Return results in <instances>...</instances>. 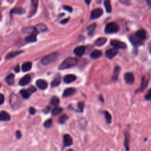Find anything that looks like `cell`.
Wrapping results in <instances>:
<instances>
[{
    "label": "cell",
    "mask_w": 151,
    "mask_h": 151,
    "mask_svg": "<svg viewBox=\"0 0 151 151\" xmlns=\"http://www.w3.org/2000/svg\"><path fill=\"white\" fill-rule=\"evenodd\" d=\"M76 79V76L73 74H69L66 76L64 79V81L66 83H70L74 81Z\"/></svg>",
    "instance_id": "21"
},
{
    "label": "cell",
    "mask_w": 151,
    "mask_h": 151,
    "mask_svg": "<svg viewBox=\"0 0 151 151\" xmlns=\"http://www.w3.org/2000/svg\"><path fill=\"white\" fill-rule=\"evenodd\" d=\"M20 94L21 96L23 97L25 99H28V98L30 96V95H31V93H30L28 90H25V89H22L20 91Z\"/></svg>",
    "instance_id": "31"
},
{
    "label": "cell",
    "mask_w": 151,
    "mask_h": 151,
    "mask_svg": "<svg viewBox=\"0 0 151 151\" xmlns=\"http://www.w3.org/2000/svg\"><path fill=\"white\" fill-rule=\"evenodd\" d=\"M35 28L37 29V31H40V32H44L47 30L46 26L43 24H40L39 25H37Z\"/></svg>",
    "instance_id": "35"
},
{
    "label": "cell",
    "mask_w": 151,
    "mask_h": 151,
    "mask_svg": "<svg viewBox=\"0 0 151 151\" xmlns=\"http://www.w3.org/2000/svg\"><path fill=\"white\" fill-rule=\"evenodd\" d=\"M76 90L73 88H68L66 89L63 93V97H69L73 95L76 93Z\"/></svg>",
    "instance_id": "20"
},
{
    "label": "cell",
    "mask_w": 151,
    "mask_h": 151,
    "mask_svg": "<svg viewBox=\"0 0 151 151\" xmlns=\"http://www.w3.org/2000/svg\"><path fill=\"white\" fill-rule=\"evenodd\" d=\"M119 31V26L115 22H110L105 26L104 32L106 34H114Z\"/></svg>",
    "instance_id": "2"
},
{
    "label": "cell",
    "mask_w": 151,
    "mask_h": 151,
    "mask_svg": "<svg viewBox=\"0 0 151 151\" xmlns=\"http://www.w3.org/2000/svg\"><path fill=\"white\" fill-rule=\"evenodd\" d=\"M77 60L76 58L73 57H69L64 60L61 63V64L58 67V69L60 70L69 69V68L75 66L77 64Z\"/></svg>",
    "instance_id": "1"
},
{
    "label": "cell",
    "mask_w": 151,
    "mask_h": 151,
    "mask_svg": "<svg viewBox=\"0 0 151 151\" xmlns=\"http://www.w3.org/2000/svg\"><path fill=\"white\" fill-rule=\"evenodd\" d=\"M10 120V116L8 113L2 111L0 112V121H9Z\"/></svg>",
    "instance_id": "17"
},
{
    "label": "cell",
    "mask_w": 151,
    "mask_h": 151,
    "mask_svg": "<svg viewBox=\"0 0 151 151\" xmlns=\"http://www.w3.org/2000/svg\"><path fill=\"white\" fill-rule=\"evenodd\" d=\"M25 10L22 7H17V8H15L12 9L11 11V14H23L25 12Z\"/></svg>",
    "instance_id": "23"
},
{
    "label": "cell",
    "mask_w": 151,
    "mask_h": 151,
    "mask_svg": "<svg viewBox=\"0 0 151 151\" xmlns=\"http://www.w3.org/2000/svg\"><path fill=\"white\" fill-rule=\"evenodd\" d=\"M67 151H73L72 150H71V149H70V150H67Z\"/></svg>",
    "instance_id": "52"
},
{
    "label": "cell",
    "mask_w": 151,
    "mask_h": 151,
    "mask_svg": "<svg viewBox=\"0 0 151 151\" xmlns=\"http://www.w3.org/2000/svg\"><path fill=\"white\" fill-rule=\"evenodd\" d=\"M63 9H64L65 10H66V11H69V12H72V8L71 7H70V6L65 5V6L63 7Z\"/></svg>",
    "instance_id": "41"
},
{
    "label": "cell",
    "mask_w": 151,
    "mask_h": 151,
    "mask_svg": "<svg viewBox=\"0 0 151 151\" xmlns=\"http://www.w3.org/2000/svg\"><path fill=\"white\" fill-rule=\"evenodd\" d=\"M30 81H31V77L29 75H26L20 80L19 84L21 86H25L28 84Z\"/></svg>",
    "instance_id": "18"
},
{
    "label": "cell",
    "mask_w": 151,
    "mask_h": 151,
    "mask_svg": "<svg viewBox=\"0 0 151 151\" xmlns=\"http://www.w3.org/2000/svg\"><path fill=\"white\" fill-rule=\"evenodd\" d=\"M118 54V50L115 48L109 49L106 50V51L105 53L106 57L109 59H112L113 58H114Z\"/></svg>",
    "instance_id": "9"
},
{
    "label": "cell",
    "mask_w": 151,
    "mask_h": 151,
    "mask_svg": "<svg viewBox=\"0 0 151 151\" xmlns=\"http://www.w3.org/2000/svg\"><path fill=\"white\" fill-rule=\"evenodd\" d=\"M28 91L32 93H34L35 92H36V88L34 86H31V87H30L28 89Z\"/></svg>",
    "instance_id": "40"
},
{
    "label": "cell",
    "mask_w": 151,
    "mask_h": 151,
    "mask_svg": "<svg viewBox=\"0 0 151 151\" xmlns=\"http://www.w3.org/2000/svg\"><path fill=\"white\" fill-rule=\"evenodd\" d=\"M96 28V23H93L92 24L88 26L87 28V32H88V34L90 35H92L94 34Z\"/></svg>",
    "instance_id": "24"
},
{
    "label": "cell",
    "mask_w": 151,
    "mask_h": 151,
    "mask_svg": "<svg viewBox=\"0 0 151 151\" xmlns=\"http://www.w3.org/2000/svg\"><path fill=\"white\" fill-rule=\"evenodd\" d=\"M68 119H69V118H68V116L66 115H63L62 116L59 118L58 123L60 124H63L67 121Z\"/></svg>",
    "instance_id": "34"
},
{
    "label": "cell",
    "mask_w": 151,
    "mask_h": 151,
    "mask_svg": "<svg viewBox=\"0 0 151 151\" xmlns=\"http://www.w3.org/2000/svg\"><path fill=\"white\" fill-rule=\"evenodd\" d=\"M36 85H37L38 87L40 88V89H42V90H44V89H47V87L48 86L47 82L46 80H42V79L38 80L36 81Z\"/></svg>",
    "instance_id": "13"
},
{
    "label": "cell",
    "mask_w": 151,
    "mask_h": 151,
    "mask_svg": "<svg viewBox=\"0 0 151 151\" xmlns=\"http://www.w3.org/2000/svg\"><path fill=\"white\" fill-rule=\"evenodd\" d=\"M1 18V12H0V19Z\"/></svg>",
    "instance_id": "51"
},
{
    "label": "cell",
    "mask_w": 151,
    "mask_h": 151,
    "mask_svg": "<svg viewBox=\"0 0 151 151\" xmlns=\"http://www.w3.org/2000/svg\"><path fill=\"white\" fill-rule=\"evenodd\" d=\"M85 50L86 49L84 46H79L74 49V53L77 56H81L84 54Z\"/></svg>",
    "instance_id": "14"
},
{
    "label": "cell",
    "mask_w": 151,
    "mask_h": 151,
    "mask_svg": "<svg viewBox=\"0 0 151 151\" xmlns=\"http://www.w3.org/2000/svg\"><path fill=\"white\" fill-rule=\"evenodd\" d=\"M146 3H147V4H148V5L149 6L151 7V0H150V1H146Z\"/></svg>",
    "instance_id": "48"
},
{
    "label": "cell",
    "mask_w": 151,
    "mask_h": 151,
    "mask_svg": "<svg viewBox=\"0 0 151 151\" xmlns=\"http://www.w3.org/2000/svg\"><path fill=\"white\" fill-rule=\"evenodd\" d=\"M62 109L61 108H55L52 110V115H54V116H57L60 113H61L62 112Z\"/></svg>",
    "instance_id": "33"
},
{
    "label": "cell",
    "mask_w": 151,
    "mask_h": 151,
    "mask_svg": "<svg viewBox=\"0 0 151 151\" xmlns=\"http://www.w3.org/2000/svg\"><path fill=\"white\" fill-rule=\"evenodd\" d=\"M104 117L106 120V122L108 124H110L112 123V116L110 114V113L108 112V111H104Z\"/></svg>",
    "instance_id": "32"
},
{
    "label": "cell",
    "mask_w": 151,
    "mask_h": 151,
    "mask_svg": "<svg viewBox=\"0 0 151 151\" xmlns=\"http://www.w3.org/2000/svg\"><path fill=\"white\" fill-rule=\"evenodd\" d=\"M110 44L111 46L116 49H125L127 47V45L125 43L117 40H111Z\"/></svg>",
    "instance_id": "5"
},
{
    "label": "cell",
    "mask_w": 151,
    "mask_h": 151,
    "mask_svg": "<svg viewBox=\"0 0 151 151\" xmlns=\"http://www.w3.org/2000/svg\"><path fill=\"white\" fill-rule=\"evenodd\" d=\"M29 112H30V114L34 115L35 113V110L34 108L31 107V108H30V109H29Z\"/></svg>",
    "instance_id": "42"
},
{
    "label": "cell",
    "mask_w": 151,
    "mask_h": 151,
    "mask_svg": "<svg viewBox=\"0 0 151 151\" xmlns=\"http://www.w3.org/2000/svg\"><path fill=\"white\" fill-rule=\"evenodd\" d=\"M22 51H14V52H11L10 53H9L6 56L5 58L6 59H10L14 57H15L17 55H18L19 54L21 53Z\"/></svg>",
    "instance_id": "30"
},
{
    "label": "cell",
    "mask_w": 151,
    "mask_h": 151,
    "mask_svg": "<svg viewBox=\"0 0 151 151\" xmlns=\"http://www.w3.org/2000/svg\"><path fill=\"white\" fill-rule=\"evenodd\" d=\"M63 142L64 147L70 146L73 144V139L69 135L66 134L63 137Z\"/></svg>",
    "instance_id": "10"
},
{
    "label": "cell",
    "mask_w": 151,
    "mask_h": 151,
    "mask_svg": "<svg viewBox=\"0 0 151 151\" xmlns=\"http://www.w3.org/2000/svg\"><path fill=\"white\" fill-rule=\"evenodd\" d=\"M77 107H78V110L80 112H82L83 111L84 109V107H85V103L83 102H80L78 103L77 105Z\"/></svg>",
    "instance_id": "37"
},
{
    "label": "cell",
    "mask_w": 151,
    "mask_h": 151,
    "mask_svg": "<svg viewBox=\"0 0 151 151\" xmlns=\"http://www.w3.org/2000/svg\"><path fill=\"white\" fill-rule=\"evenodd\" d=\"M60 82H61V77H60V76H58L54 78V79L51 82V86L53 87L58 86L60 85Z\"/></svg>",
    "instance_id": "29"
},
{
    "label": "cell",
    "mask_w": 151,
    "mask_h": 151,
    "mask_svg": "<svg viewBox=\"0 0 151 151\" xmlns=\"http://www.w3.org/2000/svg\"><path fill=\"white\" fill-rule=\"evenodd\" d=\"M149 78L148 76L144 75L141 79V81H140V85L138 90H137V92H142L144 91L146 89V88L148 87V83H149Z\"/></svg>",
    "instance_id": "4"
},
{
    "label": "cell",
    "mask_w": 151,
    "mask_h": 151,
    "mask_svg": "<svg viewBox=\"0 0 151 151\" xmlns=\"http://www.w3.org/2000/svg\"><path fill=\"white\" fill-rule=\"evenodd\" d=\"M99 99H100V100L102 102H103V97H102V96H99Z\"/></svg>",
    "instance_id": "49"
},
{
    "label": "cell",
    "mask_w": 151,
    "mask_h": 151,
    "mask_svg": "<svg viewBox=\"0 0 151 151\" xmlns=\"http://www.w3.org/2000/svg\"><path fill=\"white\" fill-rule=\"evenodd\" d=\"M69 18L64 19L63 20H62V21H61V23H62V24H66V23H67V22L68 21H69Z\"/></svg>",
    "instance_id": "45"
},
{
    "label": "cell",
    "mask_w": 151,
    "mask_h": 151,
    "mask_svg": "<svg viewBox=\"0 0 151 151\" xmlns=\"http://www.w3.org/2000/svg\"><path fill=\"white\" fill-rule=\"evenodd\" d=\"M90 2H91L90 1H85V3H86L87 5H89V4L90 3Z\"/></svg>",
    "instance_id": "50"
},
{
    "label": "cell",
    "mask_w": 151,
    "mask_h": 151,
    "mask_svg": "<svg viewBox=\"0 0 151 151\" xmlns=\"http://www.w3.org/2000/svg\"><path fill=\"white\" fill-rule=\"evenodd\" d=\"M32 8L31 10V11L29 13V17H32L33 15L36 12L37 6H38V1L37 0H33L32 1Z\"/></svg>",
    "instance_id": "19"
},
{
    "label": "cell",
    "mask_w": 151,
    "mask_h": 151,
    "mask_svg": "<svg viewBox=\"0 0 151 151\" xmlns=\"http://www.w3.org/2000/svg\"><path fill=\"white\" fill-rule=\"evenodd\" d=\"M52 125V120L51 119H48L44 123V126L45 127L49 128Z\"/></svg>",
    "instance_id": "39"
},
{
    "label": "cell",
    "mask_w": 151,
    "mask_h": 151,
    "mask_svg": "<svg viewBox=\"0 0 151 151\" xmlns=\"http://www.w3.org/2000/svg\"><path fill=\"white\" fill-rule=\"evenodd\" d=\"M124 146L125 148L126 151L129 150V142H130V135L128 132H125L124 133Z\"/></svg>",
    "instance_id": "11"
},
{
    "label": "cell",
    "mask_w": 151,
    "mask_h": 151,
    "mask_svg": "<svg viewBox=\"0 0 151 151\" xmlns=\"http://www.w3.org/2000/svg\"><path fill=\"white\" fill-rule=\"evenodd\" d=\"M15 71H16V72H18L20 71V67L18 65H17L15 68Z\"/></svg>",
    "instance_id": "46"
},
{
    "label": "cell",
    "mask_w": 151,
    "mask_h": 151,
    "mask_svg": "<svg viewBox=\"0 0 151 151\" xmlns=\"http://www.w3.org/2000/svg\"><path fill=\"white\" fill-rule=\"evenodd\" d=\"M58 54L57 53H51L46 56L44 57L41 60V63L44 65L49 64L56 61L58 58Z\"/></svg>",
    "instance_id": "3"
},
{
    "label": "cell",
    "mask_w": 151,
    "mask_h": 151,
    "mask_svg": "<svg viewBox=\"0 0 151 151\" xmlns=\"http://www.w3.org/2000/svg\"><path fill=\"white\" fill-rule=\"evenodd\" d=\"M124 79L126 83L128 85H133L135 81V76L133 73L127 72L125 74Z\"/></svg>",
    "instance_id": "7"
},
{
    "label": "cell",
    "mask_w": 151,
    "mask_h": 151,
    "mask_svg": "<svg viewBox=\"0 0 151 151\" xmlns=\"http://www.w3.org/2000/svg\"><path fill=\"white\" fill-rule=\"evenodd\" d=\"M148 49H149V52L151 54V41L148 44Z\"/></svg>",
    "instance_id": "47"
},
{
    "label": "cell",
    "mask_w": 151,
    "mask_h": 151,
    "mask_svg": "<svg viewBox=\"0 0 151 151\" xmlns=\"http://www.w3.org/2000/svg\"><path fill=\"white\" fill-rule=\"evenodd\" d=\"M103 14V11L101 9H96L93 10L90 14V18L92 20L97 19L100 17Z\"/></svg>",
    "instance_id": "8"
},
{
    "label": "cell",
    "mask_w": 151,
    "mask_h": 151,
    "mask_svg": "<svg viewBox=\"0 0 151 151\" xmlns=\"http://www.w3.org/2000/svg\"><path fill=\"white\" fill-rule=\"evenodd\" d=\"M120 72V67L118 66H116L115 67L114 70H113V73L112 77V80L113 81H116L118 79L119 75Z\"/></svg>",
    "instance_id": "12"
},
{
    "label": "cell",
    "mask_w": 151,
    "mask_h": 151,
    "mask_svg": "<svg viewBox=\"0 0 151 151\" xmlns=\"http://www.w3.org/2000/svg\"><path fill=\"white\" fill-rule=\"evenodd\" d=\"M4 102V96L3 95L0 94V104H2Z\"/></svg>",
    "instance_id": "43"
},
{
    "label": "cell",
    "mask_w": 151,
    "mask_h": 151,
    "mask_svg": "<svg viewBox=\"0 0 151 151\" xmlns=\"http://www.w3.org/2000/svg\"><path fill=\"white\" fill-rule=\"evenodd\" d=\"M104 6L107 12L110 13L112 12V6L109 0H105V1H104Z\"/></svg>",
    "instance_id": "26"
},
{
    "label": "cell",
    "mask_w": 151,
    "mask_h": 151,
    "mask_svg": "<svg viewBox=\"0 0 151 151\" xmlns=\"http://www.w3.org/2000/svg\"><path fill=\"white\" fill-rule=\"evenodd\" d=\"M129 39L131 43L135 47H138L142 45V40H141L139 38H138L135 34L130 35L129 36Z\"/></svg>",
    "instance_id": "6"
},
{
    "label": "cell",
    "mask_w": 151,
    "mask_h": 151,
    "mask_svg": "<svg viewBox=\"0 0 151 151\" xmlns=\"http://www.w3.org/2000/svg\"><path fill=\"white\" fill-rule=\"evenodd\" d=\"M135 35H137L138 38H139L141 40H144L146 39V31L143 29L138 30V31L136 33Z\"/></svg>",
    "instance_id": "15"
},
{
    "label": "cell",
    "mask_w": 151,
    "mask_h": 151,
    "mask_svg": "<svg viewBox=\"0 0 151 151\" xmlns=\"http://www.w3.org/2000/svg\"><path fill=\"white\" fill-rule=\"evenodd\" d=\"M6 82L9 85H12L14 83V75L13 74H9L6 77Z\"/></svg>",
    "instance_id": "28"
},
{
    "label": "cell",
    "mask_w": 151,
    "mask_h": 151,
    "mask_svg": "<svg viewBox=\"0 0 151 151\" xmlns=\"http://www.w3.org/2000/svg\"><path fill=\"white\" fill-rule=\"evenodd\" d=\"M102 56V51L101 50H96L92 52V53L90 54V57L93 59H97L99 58Z\"/></svg>",
    "instance_id": "22"
},
{
    "label": "cell",
    "mask_w": 151,
    "mask_h": 151,
    "mask_svg": "<svg viewBox=\"0 0 151 151\" xmlns=\"http://www.w3.org/2000/svg\"><path fill=\"white\" fill-rule=\"evenodd\" d=\"M60 102V100L56 96H54L52 97V99L51 100V104L54 105V106H57L58 104Z\"/></svg>",
    "instance_id": "36"
},
{
    "label": "cell",
    "mask_w": 151,
    "mask_h": 151,
    "mask_svg": "<svg viewBox=\"0 0 151 151\" xmlns=\"http://www.w3.org/2000/svg\"><path fill=\"white\" fill-rule=\"evenodd\" d=\"M27 43H30V42H34L37 40V37H36V34H31L30 35H29L28 36H27L26 39H25Z\"/></svg>",
    "instance_id": "27"
},
{
    "label": "cell",
    "mask_w": 151,
    "mask_h": 151,
    "mask_svg": "<svg viewBox=\"0 0 151 151\" xmlns=\"http://www.w3.org/2000/svg\"><path fill=\"white\" fill-rule=\"evenodd\" d=\"M32 63L30 62H27L24 63L22 66V70L24 72H28L29 71L30 69H32Z\"/></svg>",
    "instance_id": "25"
},
{
    "label": "cell",
    "mask_w": 151,
    "mask_h": 151,
    "mask_svg": "<svg viewBox=\"0 0 151 151\" xmlns=\"http://www.w3.org/2000/svg\"><path fill=\"white\" fill-rule=\"evenodd\" d=\"M107 42V39L105 37H100L95 41V44L98 47H101Z\"/></svg>",
    "instance_id": "16"
},
{
    "label": "cell",
    "mask_w": 151,
    "mask_h": 151,
    "mask_svg": "<svg viewBox=\"0 0 151 151\" xmlns=\"http://www.w3.org/2000/svg\"><path fill=\"white\" fill-rule=\"evenodd\" d=\"M0 87H1V85H0Z\"/></svg>",
    "instance_id": "53"
},
{
    "label": "cell",
    "mask_w": 151,
    "mask_h": 151,
    "mask_svg": "<svg viewBox=\"0 0 151 151\" xmlns=\"http://www.w3.org/2000/svg\"><path fill=\"white\" fill-rule=\"evenodd\" d=\"M145 99L146 100H151V89H150L145 96Z\"/></svg>",
    "instance_id": "38"
},
{
    "label": "cell",
    "mask_w": 151,
    "mask_h": 151,
    "mask_svg": "<svg viewBox=\"0 0 151 151\" xmlns=\"http://www.w3.org/2000/svg\"><path fill=\"white\" fill-rule=\"evenodd\" d=\"M22 137V135H21V133L20 132V131H18L16 132V137L17 139H20Z\"/></svg>",
    "instance_id": "44"
}]
</instances>
